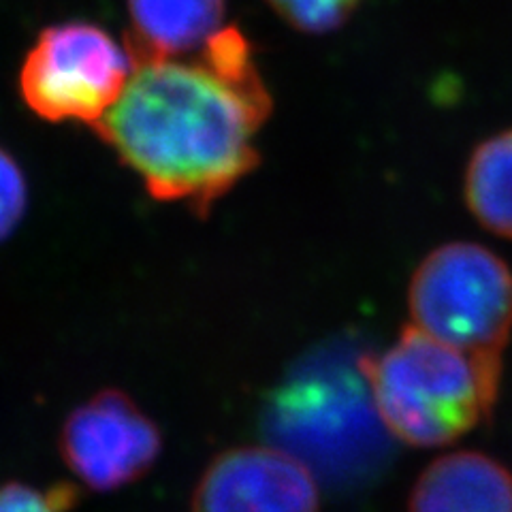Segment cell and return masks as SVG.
Segmentation results:
<instances>
[{
    "instance_id": "obj_1",
    "label": "cell",
    "mask_w": 512,
    "mask_h": 512,
    "mask_svg": "<svg viewBox=\"0 0 512 512\" xmlns=\"http://www.w3.org/2000/svg\"><path fill=\"white\" fill-rule=\"evenodd\" d=\"M271 99L239 90L199 58L135 64L122 99L94 128L158 201L201 216L259 165L254 137Z\"/></svg>"
},
{
    "instance_id": "obj_2",
    "label": "cell",
    "mask_w": 512,
    "mask_h": 512,
    "mask_svg": "<svg viewBox=\"0 0 512 512\" xmlns=\"http://www.w3.org/2000/svg\"><path fill=\"white\" fill-rule=\"evenodd\" d=\"M361 370L384 431L410 446L453 444L485 423L500 391L502 361L474 357L408 325Z\"/></svg>"
},
{
    "instance_id": "obj_3",
    "label": "cell",
    "mask_w": 512,
    "mask_h": 512,
    "mask_svg": "<svg viewBox=\"0 0 512 512\" xmlns=\"http://www.w3.org/2000/svg\"><path fill=\"white\" fill-rule=\"evenodd\" d=\"M361 350L323 346L299 359L271 391L263 427L271 446L329 478L370 463L382 427L361 370ZM384 429V427H382Z\"/></svg>"
},
{
    "instance_id": "obj_4",
    "label": "cell",
    "mask_w": 512,
    "mask_h": 512,
    "mask_svg": "<svg viewBox=\"0 0 512 512\" xmlns=\"http://www.w3.org/2000/svg\"><path fill=\"white\" fill-rule=\"evenodd\" d=\"M412 327L474 357L500 359L512 333V271L485 246L429 252L408 288Z\"/></svg>"
},
{
    "instance_id": "obj_5",
    "label": "cell",
    "mask_w": 512,
    "mask_h": 512,
    "mask_svg": "<svg viewBox=\"0 0 512 512\" xmlns=\"http://www.w3.org/2000/svg\"><path fill=\"white\" fill-rule=\"evenodd\" d=\"M135 64L107 30L86 22L45 28L22 64L20 92L47 122L99 126L118 105Z\"/></svg>"
},
{
    "instance_id": "obj_6",
    "label": "cell",
    "mask_w": 512,
    "mask_h": 512,
    "mask_svg": "<svg viewBox=\"0 0 512 512\" xmlns=\"http://www.w3.org/2000/svg\"><path fill=\"white\" fill-rule=\"evenodd\" d=\"M58 448L75 478L109 493L137 483L156 466L163 434L124 391L105 389L67 416Z\"/></svg>"
},
{
    "instance_id": "obj_7",
    "label": "cell",
    "mask_w": 512,
    "mask_h": 512,
    "mask_svg": "<svg viewBox=\"0 0 512 512\" xmlns=\"http://www.w3.org/2000/svg\"><path fill=\"white\" fill-rule=\"evenodd\" d=\"M190 512H320L318 480L278 446H233L201 474Z\"/></svg>"
},
{
    "instance_id": "obj_8",
    "label": "cell",
    "mask_w": 512,
    "mask_h": 512,
    "mask_svg": "<svg viewBox=\"0 0 512 512\" xmlns=\"http://www.w3.org/2000/svg\"><path fill=\"white\" fill-rule=\"evenodd\" d=\"M227 0H128L133 64L180 60L201 52L222 30Z\"/></svg>"
},
{
    "instance_id": "obj_9",
    "label": "cell",
    "mask_w": 512,
    "mask_h": 512,
    "mask_svg": "<svg viewBox=\"0 0 512 512\" xmlns=\"http://www.w3.org/2000/svg\"><path fill=\"white\" fill-rule=\"evenodd\" d=\"M410 512H512V474L483 453L444 455L416 480Z\"/></svg>"
},
{
    "instance_id": "obj_10",
    "label": "cell",
    "mask_w": 512,
    "mask_h": 512,
    "mask_svg": "<svg viewBox=\"0 0 512 512\" xmlns=\"http://www.w3.org/2000/svg\"><path fill=\"white\" fill-rule=\"evenodd\" d=\"M463 195L487 231L512 239V128L489 137L474 150Z\"/></svg>"
},
{
    "instance_id": "obj_11",
    "label": "cell",
    "mask_w": 512,
    "mask_h": 512,
    "mask_svg": "<svg viewBox=\"0 0 512 512\" xmlns=\"http://www.w3.org/2000/svg\"><path fill=\"white\" fill-rule=\"evenodd\" d=\"M280 18L306 35H327L342 28L361 0H267Z\"/></svg>"
},
{
    "instance_id": "obj_12",
    "label": "cell",
    "mask_w": 512,
    "mask_h": 512,
    "mask_svg": "<svg viewBox=\"0 0 512 512\" xmlns=\"http://www.w3.org/2000/svg\"><path fill=\"white\" fill-rule=\"evenodd\" d=\"M79 502L73 483H58L47 489L20 480L0 485V512H71Z\"/></svg>"
},
{
    "instance_id": "obj_13",
    "label": "cell",
    "mask_w": 512,
    "mask_h": 512,
    "mask_svg": "<svg viewBox=\"0 0 512 512\" xmlns=\"http://www.w3.org/2000/svg\"><path fill=\"white\" fill-rule=\"evenodd\" d=\"M26 178L13 156L0 148V242L18 229L28 205Z\"/></svg>"
}]
</instances>
